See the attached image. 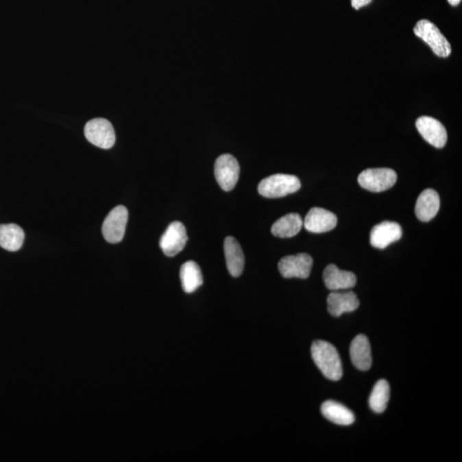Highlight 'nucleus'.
<instances>
[{"label":"nucleus","mask_w":462,"mask_h":462,"mask_svg":"<svg viewBox=\"0 0 462 462\" xmlns=\"http://www.w3.org/2000/svg\"><path fill=\"white\" fill-rule=\"evenodd\" d=\"M215 178L225 191L236 187L240 175V165L236 158L230 154H223L217 158L215 165Z\"/></svg>","instance_id":"nucleus-6"},{"label":"nucleus","mask_w":462,"mask_h":462,"mask_svg":"<svg viewBox=\"0 0 462 462\" xmlns=\"http://www.w3.org/2000/svg\"><path fill=\"white\" fill-rule=\"evenodd\" d=\"M301 187V181L295 175L275 174L263 179L258 191L265 198H281L297 192Z\"/></svg>","instance_id":"nucleus-2"},{"label":"nucleus","mask_w":462,"mask_h":462,"mask_svg":"<svg viewBox=\"0 0 462 462\" xmlns=\"http://www.w3.org/2000/svg\"><path fill=\"white\" fill-rule=\"evenodd\" d=\"M302 226L303 220L298 213H289L273 223L271 233L280 238L293 237L301 231Z\"/></svg>","instance_id":"nucleus-19"},{"label":"nucleus","mask_w":462,"mask_h":462,"mask_svg":"<svg viewBox=\"0 0 462 462\" xmlns=\"http://www.w3.org/2000/svg\"><path fill=\"white\" fill-rule=\"evenodd\" d=\"M402 229L399 223L384 221L372 228L370 234V243L372 247L384 250L395 241L401 239Z\"/></svg>","instance_id":"nucleus-11"},{"label":"nucleus","mask_w":462,"mask_h":462,"mask_svg":"<svg viewBox=\"0 0 462 462\" xmlns=\"http://www.w3.org/2000/svg\"><path fill=\"white\" fill-rule=\"evenodd\" d=\"M323 278L326 288L332 291L354 288L357 284L356 276L353 272L340 270L336 265H327Z\"/></svg>","instance_id":"nucleus-13"},{"label":"nucleus","mask_w":462,"mask_h":462,"mask_svg":"<svg viewBox=\"0 0 462 462\" xmlns=\"http://www.w3.org/2000/svg\"><path fill=\"white\" fill-rule=\"evenodd\" d=\"M416 127L427 143L437 148L446 146L448 139L446 127L432 117L423 116L416 121Z\"/></svg>","instance_id":"nucleus-10"},{"label":"nucleus","mask_w":462,"mask_h":462,"mask_svg":"<svg viewBox=\"0 0 462 462\" xmlns=\"http://www.w3.org/2000/svg\"><path fill=\"white\" fill-rule=\"evenodd\" d=\"M448 1H449V3H450L451 5L457 6V5H459L461 0H448Z\"/></svg>","instance_id":"nucleus-24"},{"label":"nucleus","mask_w":462,"mask_h":462,"mask_svg":"<svg viewBox=\"0 0 462 462\" xmlns=\"http://www.w3.org/2000/svg\"><path fill=\"white\" fill-rule=\"evenodd\" d=\"M337 218L333 212L320 208H313L306 216L303 226L306 230L312 233L328 232L335 228Z\"/></svg>","instance_id":"nucleus-12"},{"label":"nucleus","mask_w":462,"mask_h":462,"mask_svg":"<svg viewBox=\"0 0 462 462\" xmlns=\"http://www.w3.org/2000/svg\"><path fill=\"white\" fill-rule=\"evenodd\" d=\"M389 394H391V389H389V382L385 379L376 382L374 389L369 398V406L372 411L381 413L385 411L387 408L388 402L389 400Z\"/></svg>","instance_id":"nucleus-22"},{"label":"nucleus","mask_w":462,"mask_h":462,"mask_svg":"<svg viewBox=\"0 0 462 462\" xmlns=\"http://www.w3.org/2000/svg\"><path fill=\"white\" fill-rule=\"evenodd\" d=\"M225 255L227 268L231 276L234 278L239 277L243 273L245 258L241 245L232 236L226 237L225 245Z\"/></svg>","instance_id":"nucleus-17"},{"label":"nucleus","mask_w":462,"mask_h":462,"mask_svg":"<svg viewBox=\"0 0 462 462\" xmlns=\"http://www.w3.org/2000/svg\"><path fill=\"white\" fill-rule=\"evenodd\" d=\"M84 134L89 143L103 149H110L116 141L115 130L112 124L105 119L89 121L84 127Z\"/></svg>","instance_id":"nucleus-5"},{"label":"nucleus","mask_w":462,"mask_h":462,"mask_svg":"<svg viewBox=\"0 0 462 462\" xmlns=\"http://www.w3.org/2000/svg\"><path fill=\"white\" fill-rule=\"evenodd\" d=\"M350 353L352 362L358 370L367 371L372 367L371 345L365 335L354 337L351 343Z\"/></svg>","instance_id":"nucleus-16"},{"label":"nucleus","mask_w":462,"mask_h":462,"mask_svg":"<svg viewBox=\"0 0 462 462\" xmlns=\"http://www.w3.org/2000/svg\"><path fill=\"white\" fill-rule=\"evenodd\" d=\"M180 278L182 289L188 294L195 292L203 284L201 268L195 261H187L182 265Z\"/></svg>","instance_id":"nucleus-21"},{"label":"nucleus","mask_w":462,"mask_h":462,"mask_svg":"<svg viewBox=\"0 0 462 462\" xmlns=\"http://www.w3.org/2000/svg\"><path fill=\"white\" fill-rule=\"evenodd\" d=\"M189 240L187 230L181 222L175 221L168 226L161 236L160 246L168 257H173L184 250Z\"/></svg>","instance_id":"nucleus-9"},{"label":"nucleus","mask_w":462,"mask_h":462,"mask_svg":"<svg viewBox=\"0 0 462 462\" xmlns=\"http://www.w3.org/2000/svg\"><path fill=\"white\" fill-rule=\"evenodd\" d=\"M372 1V0H351V3L355 10H358L361 7L368 5Z\"/></svg>","instance_id":"nucleus-23"},{"label":"nucleus","mask_w":462,"mask_h":462,"mask_svg":"<svg viewBox=\"0 0 462 462\" xmlns=\"http://www.w3.org/2000/svg\"><path fill=\"white\" fill-rule=\"evenodd\" d=\"M24 231L15 223L0 225V247L10 252L19 251L22 247Z\"/></svg>","instance_id":"nucleus-20"},{"label":"nucleus","mask_w":462,"mask_h":462,"mask_svg":"<svg viewBox=\"0 0 462 462\" xmlns=\"http://www.w3.org/2000/svg\"><path fill=\"white\" fill-rule=\"evenodd\" d=\"M321 413L330 422L339 426H350L354 422L355 417L351 410L341 403L326 401L321 406Z\"/></svg>","instance_id":"nucleus-18"},{"label":"nucleus","mask_w":462,"mask_h":462,"mask_svg":"<svg viewBox=\"0 0 462 462\" xmlns=\"http://www.w3.org/2000/svg\"><path fill=\"white\" fill-rule=\"evenodd\" d=\"M440 198L434 189L424 191L417 199L415 213L417 218L422 222H429L439 212Z\"/></svg>","instance_id":"nucleus-15"},{"label":"nucleus","mask_w":462,"mask_h":462,"mask_svg":"<svg viewBox=\"0 0 462 462\" xmlns=\"http://www.w3.org/2000/svg\"><path fill=\"white\" fill-rule=\"evenodd\" d=\"M127 210L125 206H117L110 212L102 226V234L110 243H119L123 239L127 223Z\"/></svg>","instance_id":"nucleus-7"},{"label":"nucleus","mask_w":462,"mask_h":462,"mask_svg":"<svg viewBox=\"0 0 462 462\" xmlns=\"http://www.w3.org/2000/svg\"><path fill=\"white\" fill-rule=\"evenodd\" d=\"M311 353L313 361L325 377L339 381L343 377V365L337 348L326 341L313 343Z\"/></svg>","instance_id":"nucleus-1"},{"label":"nucleus","mask_w":462,"mask_h":462,"mask_svg":"<svg viewBox=\"0 0 462 462\" xmlns=\"http://www.w3.org/2000/svg\"><path fill=\"white\" fill-rule=\"evenodd\" d=\"M313 263V258L308 254L289 255L281 258L278 263V269L282 277L285 278L306 279L311 273Z\"/></svg>","instance_id":"nucleus-8"},{"label":"nucleus","mask_w":462,"mask_h":462,"mask_svg":"<svg viewBox=\"0 0 462 462\" xmlns=\"http://www.w3.org/2000/svg\"><path fill=\"white\" fill-rule=\"evenodd\" d=\"M398 181V174L389 168L367 169L358 177L362 188L371 192H382L393 187Z\"/></svg>","instance_id":"nucleus-4"},{"label":"nucleus","mask_w":462,"mask_h":462,"mask_svg":"<svg viewBox=\"0 0 462 462\" xmlns=\"http://www.w3.org/2000/svg\"><path fill=\"white\" fill-rule=\"evenodd\" d=\"M417 37L425 41L437 56L447 58L451 53V46L439 27L429 20H420L413 29Z\"/></svg>","instance_id":"nucleus-3"},{"label":"nucleus","mask_w":462,"mask_h":462,"mask_svg":"<svg viewBox=\"0 0 462 462\" xmlns=\"http://www.w3.org/2000/svg\"><path fill=\"white\" fill-rule=\"evenodd\" d=\"M327 303L328 312L334 317H340L344 313L354 312L360 306V301L353 291L330 293Z\"/></svg>","instance_id":"nucleus-14"}]
</instances>
